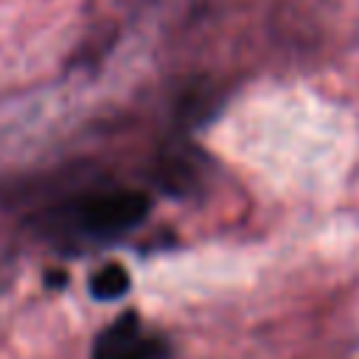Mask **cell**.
Returning <instances> with one entry per match:
<instances>
[{"label":"cell","mask_w":359,"mask_h":359,"mask_svg":"<svg viewBox=\"0 0 359 359\" xmlns=\"http://www.w3.org/2000/svg\"><path fill=\"white\" fill-rule=\"evenodd\" d=\"M149 213V196L140 191H115L81 205V227L93 236H115L135 227Z\"/></svg>","instance_id":"obj_1"},{"label":"cell","mask_w":359,"mask_h":359,"mask_svg":"<svg viewBox=\"0 0 359 359\" xmlns=\"http://www.w3.org/2000/svg\"><path fill=\"white\" fill-rule=\"evenodd\" d=\"M165 345L140 331L137 317L129 311L98 334L93 359H163Z\"/></svg>","instance_id":"obj_2"},{"label":"cell","mask_w":359,"mask_h":359,"mask_svg":"<svg viewBox=\"0 0 359 359\" xmlns=\"http://www.w3.org/2000/svg\"><path fill=\"white\" fill-rule=\"evenodd\" d=\"M129 289V272L121 264H107L90 280V292L98 300H118Z\"/></svg>","instance_id":"obj_3"}]
</instances>
